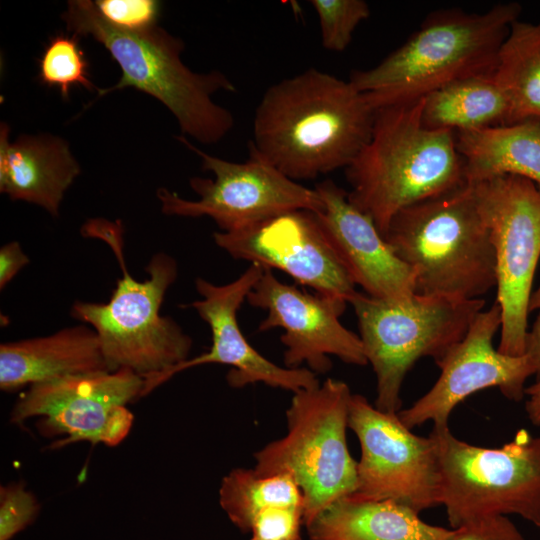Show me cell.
I'll use <instances>...</instances> for the list:
<instances>
[{
    "label": "cell",
    "instance_id": "cell-1",
    "mask_svg": "<svg viewBox=\"0 0 540 540\" xmlns=\"http://www.w3.org/2000/svg\"><path fill=\"white\" fill-rule=\"evenodd\" d=\"M375 110L350 81L309 68L270 86L249 150L299 181L347 168L368 142Z\"/></svg>",
    "mask_w": 540,
    "mask_h": 540
},
{
    "label": "cell",
    "instance_id": "cell-2",
    "mask_svg": "<svg viewBox=\"0 0 540 540\" xmlns=\"http://www.w3.org/2000/svg\"><path fill=\"white\" fill-rule=\"evenodd\" d=\"M423 98L375 111L371 136L345 169L349 201L384 236L402 209L467 183L455 133L427 128Z\"/></svg>",
    "mask_w": 540,
    "mask_h": 540
},
{
    "label": "cell",
    "instance_id": "cell-3",
    "mask_svg": "<svg viewBox=\"0 0 540 540\" xmlns=\"http://www.w3.org/2000/svg\"><path fill=\"white\" fill-rule=\"evenodd\" d=\"M521 13L517 2L479 13L432 12L401 46L376 66L354 71L349 81L376 111L421 99L456 80L493 74L500 47Z\"/></svg>",
    "mask_w": 540,
    "mask_h": 540
},
{
    "label": "cell",
    "instance_id": "cell-4",
    "mask_svg": "<svg viewBox=\"0 0 540 540\" xmlns=\"http://www.w3.org/2000/svg\"><path fill=\"white\" fill-rule=\"evenodd\" d=\"M62 19L72 34L102 44L122 71L115 85L98 90L99 96L127 87L144 92L171 111L183 134L204 144L220 141L232 129V113L212 95L235 92V85L220 71L195 73L185 66L180 38L158 26L143 31L118 28L89 0L69 1Z\"/></svg>",
    "mask_w": 540,
    "mask_h": 540
},
{
    "label": "cell",
    "instance_id": "cell-5",
    "mask_svg": "<svg viewBox=\"0 0 540 540\" xmlns=\"http://www.w3.org/2000/svg\"><path fill=\"white\" fill-rule=\"evenodd\" d=\"M84 237L97 238L111 248L122 276L106 303L76 301L71 315L97 334L109 371L129 369L145 379L161 375L189 359L192 339L160 308L168 288L177 278V263L156 253L146 266L147 278L136 280L127 270L120 220L87 221Z\"/></svg>",
    "mask_w": 540,
    "mask_h": 540
},
{
    "label": "cell",
    "instance_id": "cell-6",
    "mask_svg": "<svg viewBox=\"0 0 540 540\" xmlns=\"http://www.w3.org/2000/svg\"><path fill=\"white\" fill-rule=\"evenodd\" d=\"M415 294L480 299L497 283L495 251L471 184L399 211L385 235Z\"/></svg>",
    "mask_w": 540,
    "mask_h": 540
},
{
    "label": "cell",
    "instance_id": "cell-7",
    "mask_svg": "<svg viewBox=\"0 0 540 540\" xmlns=\"http://www.w3.org/2000/svg\"><path fill=\"white\" fill-rule=\"evenodd\" d=\"M351 396L345 382L332 378L293 393L287 434L254 454L256 475L294 479L304 498L306 526L356 490L357 462L346 438Z\"/></svg>",
    "mask_w": 540,
    "mask_h": 540
},
{
    "label": "cell",
    "instance_id": "cell-8",
    "mask_svg": "<svg viewBox=\"0 0 540 540\" xmlns=\"http://www.w3.org/2000/svg\"><path fill=\"white\" fill-rule=\"evenodd\" d=\"M350 304L376 376L375 407L398 413L402 384L413 365L422 357L441 360L465 337L485 300L414 294L392 301L357 292Z\"/></svg>",
    "mask_w": 540,
    "mask_h": 540
},
{
    "label": "cell",
    "instance_id": "cell-9",
    "mask_svg": "<svg viewBox=\"0 0 540 540\" xmlns=\"http://www.w3.org/2000/svg\"><path fill=\"white\" fill-rule=\"evenodd\" d=\"M440 505L452 529L514 514L540 528V436L526 429L499 448L476 446L435 427Z\"/></svg>",
    "mask_w": 540,
    "mask_h": 540
},
{
    "label": "cell",
    "instance_id": "cell-10",
    "mask_svg": "<svg viewBox=\"0 0 540 540\" xmlns=\"http://www.w3.org/2000/svg\"><path fill=\"white\" fill-rule=\"evenodd\" d=\"M471 186L495 251L496 302L501 309L497 350L521 356L525 354L529 302L540 259V186L513 175Z\"/></svg>",
    "mask_w": 540,
    "mask_h": 540
},
{
    "label": "cell",
    "instance_id": "cell-11",
    "mask_svg": "<svg viewBox=\"0 0 540 540\" xmlns=\"http://www.w3.org/2000/svg\"><path fill=\"white\" fill-rule=\"evenodd\" d=\"M144 378L129 369L69 375L27 387L15 402L12 424L38 418V432L63 437L50 445L62 448L81 441L119 445L134 421L127 405L143 397Z\"/></svg>",
    "mask_w": 540,
    "mask_h": 540
},
{
    "label": "cell",
    "instance_id": "cell-12",
    "mask_svg": "<svg viewBox=\"0 0 540 540\" xmlns=\"http://www.w3.org/2000/svg\"><path fill=\"white\" fill-rule=\"evenodd\" d=\"M178 139L202 160V168L214 179L193 177L190 186L199 199L187 200L166 188L157 190L164 214L184 217L208 216L221 232H235L280 215L323 209L314 189L294 181L249 150L242 163L227 161L196 148L185 137Z\"/></svg>",
    "mask_w": 540,
    "mask_h": 540
},
{
    "label": "cell",
    "instance_id": "cell-13",
    "mask_svg": "<svg viewBox=\"0 0 540 540\" xmlns=\"http://www.w3.org/2000/svg\"><path fill=\"white\" fill-rule=\"evenodd\" d=\"M348 428L358 438L357 500H392L417 513L440 505V472L432 437L411 432L398 413L384 412L352 394Z\"/></svg>",
    "mask_w": 540,
    "mask_h": 540
},
{
    "label": "cell",
    "instance_id": "cell-14",
    "mask_svg": "<svg viewBox=\"0 0 540 540\" xmlns=\"http://www.w3.org/2000/svg\"><path fill=\"white\" fill-rule=\"evenodd\" d=\"M500 328L501 309L495 301L476 315L465 337L436 362L441 373L432 388L398 412L406 427L412 429L428 421L435 427L448 426L459 403L491 387H497L509 400L524 398L525 382L534 376L532 363L526 354L509 356L494 348L493 338Z\"/></svg>",
    "mask_w": 540,
    "mask_h": 540
},
{
    "label": "cell",
    "instance_id": "cell-15",
    "mask_svg": "<svg viewBox=\"0 0 540 540\" xmlns=\"http://www.w3.org/2000/svg\"><path fill=\"white\" fill-rule=\"evenodd\" d=\"M213 239L233 258L279 269L343 308L358 292L315 212H289Z\"/></svg>",
    "mask_w": 540,
    "mask_h": 540
},
{
    "label": "cell",
    "instance_id": "cell-16",
    "mask_svg": "<svg viewBox=\"0 0 540 540\" xmlns=\"http://www.w3.org/2000/svg\"><path fill=\"white\" fill-rule=\"evenodd\" d=\"M264 269L251 263L237 279L224 285L200 277L195 280L201 299L190 306L210 327L212 345L207 352L189 358L161 375L145 379L143 396L183 370L210 363L232 367L227 381L235 388L261 382L295 393L320 384L316 374L308 368L282 367L265 358L248 343L240 330L237 312Z\"/></svg>",
    "mask_w": 540,
    "mask_h": 540
},
{
    "label": "cell",
    "instance_id": "cell-17",
    "mask_svg": "<svg viewBox=\"0 0 540 540\" xmlns=\"http://www.w3.org/2000/svg\"><path fill=\"white\" fill-rule=\"evenodd\" d=\"M246 300L267 312L259 331L284 330L280 340L286 347L285 367L306 364L315 374H324L332 367L330 355L347 364H368L360 337L339 321L345 308L334 302L281 282L267 268Z\"/></svg>",
    "mask_w": 540,
    "mask_h": 540
},
{
    "label": "cell",
    "instance_id": "cell-18",
    "mask_svg": "<svg viewBox=\"0 0 540 540\" xmlns=\"http://www.w3.org/2000/svg\"><path fill=\"white\" fill-rule=\"evenodd\" d=\"M323 209L316 213L332 248L365 294L400 301L415 294V276L387 243L372 219L355 207L348 192L330 179L315 186Z\"/></svg>",
    "mask_w": 540,
    "mask_h": 540
},
{
    "label": "cell",
    "instance_id": "cell-19",
    "mask_svg": "<svg viewBox=\"0 0 540 540\" xmlns=\"http://www.w3.org/2000/svg\"><path fill=\"white\" fill-rule=\"evenodd\" d=\"M9 131V126L1 123V193L58 216L64 193L80 173L67 142L51 135H22L11 143Z\"/></svg>",
    "mask_w": 540,
    "mask_h": 540
},
{
    "label": "cell",
    "instance_id": "cell-20",
    "mask_svg": "<svg viewBox=\"0 0 540 540\" xmlns=\"http://www.w3.org/2000/svg\"><path fill=\"white\" fill-rule=\"evenodd\" d=\"M101 371L109 370L97 334L86 324L0 345V389L4 392Z\"/></svg>",
    "mask_w": 540,
    "mask_h": 540
},
{
    "label": "cell",
    "instance_id": "cell-21",
    "mask_svg": "<svg viewBox=\"0 0 540 540\" xmlns=\"http://www.w3.org/2000/svg\"><path fill=\"white\" fill-rule=\"evenodd\" d=\"M306 527L311 540H447L453 533L424 522L419 513L395 501L350 496L334 502Z\"/></svg>",
    "mask_w": 540,
    "mask_h": 540
},
{
    "label": "cell",
    "instance_id": "cell-22",
    "mask_svg": "<svg viewBox=\"0 0 540 540\" xmlns=\"http://www.w3.org/2000/svg\"><path fill=\"white\" fill-rule=\"evenodd\" d=\"M455 139L467 183L513 175L540 186V121L458 132Z\"/></svg>",
    "mask_w": 540,
    "mask_h": 540
},
{
    "label": "cell",
    "instance_id": "cell-23",
    "mask_svg": "<svg viewBox=\"0 0 540 540\" xmlns=\"http://www.w3.org/2000/svg\"><path fill=\"white\" fill-rule=\"evenodd\" d=\"M423 124L454 133L509 124L508 100L493 74L451 82L423 97Z\"/></svg>",
    "mask_w": 540,
    "mask_h": 540
},
{
    "label": "cell",
    "instance_id": "cell-24",
    "mask_svg": "<svg viewBox=\"0 0 540 540\" xmlns=\"http://www.w3.org/2000/svg\"><path fill=\"white\" fill-rule=\"evenodd\" d=\"M493 75L509 103V124L540 121V21L512 24Z\"/></svg>",
    "mask_w": 540,
    "mask_h": 540
},
{
    "label": "cell",
    "instance_id": "cell-25",
    "mask_svg": "<svg viewBox=\"0 0 540 540\" xmlns=\"http://www.w3.org/2000/svg\"><path fill=\"white\" fill-rule=\"evenodd\" d=\"M219 504L238 529L249 532L259 513L275 506L304 507V498L288 474L260 477L253 469L236 468L221 481Z\"/></svg>",
    "mask_w": 540,
    "mask_h": 540
},
{
    "label": "cell",
    "instance_id": "cell-26",
    "mask_svg": "<svg viewBox=\"0 0 540 540\" xmlns=\"http://www.w3.org/2000/svg\"><path fill=\"white\" fill-rule=\"evenodd\" d=\"M88 66L79 36L58 34L50 38L39 60V80L46 86L57 87L65 99L73 86L99 90L90 80Z\"/></svg>",
    "mask_w": 540,
    "mask_h": 540
},
{
    "label": "cell",
    "instance_id": "cell-27",
    "mask_svg": "<svg viewBox=\"0 0 540 540\" xmlns=\"http://www.w3.org/2000/svg\"><path fill=\"white\" fill-rule=\"evenodd\" d=\"M310 4L319 19L322 45L333 52H343L357 26L370 16L363 0H311Z\"/></svg>",
    "mask_w": 540,
    "mask_h": 540
},
{
    "label": "cell",
    "instance_id": "cell-28",
    "mask_svg": "<svg viewBox=\"0 0 540 540\" xmlns=\"http://www.w3.org/2000/svg\"><path fill=\"white\" fill-rule=\"evenodd\" d=\"M40 503L21 481L0 487V540H12L38 517Z\"/></svg>",
    "mask_w": 540,
    "mask_h": 540
},
{
    "label": "cell",
    "instance_id": "cell-29",
    "mask_svg": "<svg viewBox=\"0 0 540 540\" xmlns=\"http://www.w3.org/2000/svg\"><path fill=\"white\" fill-rule=\"evenodd\" d=\"M95 5L108 22L129 31L157 26L161 9L160 2L155 0H98Z\"/></svg>",
    "mask_w": 540,
    "mask_h": 540
},
{
    "label": "cell",
    "instance_id": "cell-30",
    "mask_svg": "<svg viewBox=\"0 0 540 540\" xmlns=\"http://www.w3.org/2000/svg\"><path fill=\"white\" fill-rule=\"evenodd\" d=\"M303 506H275L259 513L251 524V540H302Z\"/></svg>",
    "mask_w": 540,
    "mask_h": 540
},
{
    "label": "cell",
    "instance_id": "cell-31",
    "mask_svg": "<svg viewBox=\"0 0 540 540\" xmlns=\"http://www.w3.org/2000/svg\"><path fill=\"white\" fill-rule=\"evenodd\" d=\"M447 540H525L506 516L483 518L453 529Z\"/></svg>",
    "mask_w": 540,
    "mask_h": 540
},
{
    "label": "cell",
    "instance_id": "cell-32",
    "mask_svg": "<svg viewBox=\"0 0 540 540\" xmlns=\"http://www.w3.org/2000/svg\"><path fill=\"white\" fill-rule=\"evenodd\" d=\"M29 263L28 256L16 241L0 249V288L3 290L16 274Z\"/></svg>",
    "mask_w": 540,
    "mask_h": 540
},
{
    "label": "cell",
    "instance_id": "cell-33",
    "mask_svg": "<svg viewBox=\"0 0 540 540\" xmlns=\"http://www.w3.org/2000/svg\"><path fill=\"white\" fill-rule=\"evenodd\" d=\"M525 354L530 359L536 380H540V309L526 337Z\"/></svg>",
    "mask_w": 540,
    "mask_h": 540
},
{
    "label": "cell",
    "instance_id": "cell-34",
    "mask_svg": "<svg viewBox=\"0 0 540 540\" xmlns=\"http://www.w3.org/2000/svg\"><path fill=\"white\" fill-rule=\"evenodd\" d=\"M528 397L525 403V411L530 422L540 426V380L525 389Z\"/></svg>",
    "mask_w": 540,
    "mask_h": 540
},
{
    "label": "cell",
    "instance_id": "cell-35",
    "mask_svg": "<svg viewBox=\"0 0 540 540\" xmlns=\"http://www.w3.org/2000/svg\"><path fill=\"white\" fill-rule=\"evenodd\" d=\"M540 309V284L537 289L532 292L529 302V312Z\"/></svg>",
    "mask_w": 540,
    "mask_h": 540
}]
</instances>
